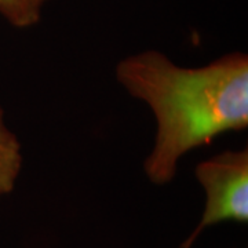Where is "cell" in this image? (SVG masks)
<instances>
[{
  "label": "cell",
  "instance_id": "1",
  "mask_svg": "<svg viewBox=\"0 0 248 248\" xmlns=\"http://www.w3.org/2000/svg\"><path fill=\"white\" fill-rule=\"evenodd\" d=\"M116 78L156 119L155 145L143 161L153 185L170 184L187 152L248 127V57L241 51L184 68L157 50H146L119 62Z\"/></svg>",
  "mask_w": 248,
  "mask_h": 248
},
{
  "label": "cell",
  "instance_id": "2",
  "mask_svg": "<svg viewBox=\"0 0 248 248\" xmlns=\"http://www.w3.org/2000/svg\"><path fill=\"white\" fill-rule=\"evenodd\" d=\"M197 182L205 192L202 219L182 243L192 248L205 229L222 222H248V151H225L196 166Z\"/></svg>",
  "mask_w": 248,
  "mask_h": 248
},
{
  "label": "cell",
  "instance_id": "3",
  "mask_svg": "<svg viewBox=\"0 0 248 248\" xmlns=\"http://www.w3.org/2000/svg\"><path fill=\"white\" fill-rule=\"evenodd\" d=\"M22 146L4 122V112L0 107V200L10 195L17 185L22 170Z\"/></svg>",
  "mask_w": 248,
  "mask_h": 248
},
{
  "label": "cell",
  "instance_id": "4",
  "mask_svg": "<svg viewBox=\"0 0 248 248\" xmlns=\"http://www.w3.org/2000/svg\"><path fill=\"white\" fill-rule=\"evenodd\" d=\"M50 0H0V16L11 27L27 29L39 24Z\"/></svg>",
  "mask_w": 248,
  "mask_h": 248
}]
</instances>
